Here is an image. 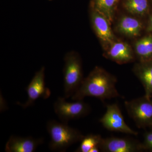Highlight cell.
<instances>
[{
	"label": "cell",
	"instance_id": "44dd1931",
	"mask_svg": "<svg viewBox=\"0 0 152 152\" xmlns=\"http://www.w3.org/2000/svg\"><path fill=\"white\" fill-rule=\"evenodd\" d=\"M49 1H51V0H49Z\"/></svg>",
	"mask_w": 152,
	"mask_h": 152
},
{
	"label": "cell",
	"instance_id": "5b68a950",
	"mask_svg": "<svg viewBox=\"0 0 152 152\" xmlns=\"http://www.w3.org/2000/svg\"><path fill=\"white\" fill-rule=\"evenodd\" d=\"M54 110L62 122L66 124L71 120L86 116L91 111L89 105L83 100L69 102L64 97L58 98L54 104Z\"/></svg>",
	"mask_w": 152,
	"mask_h": 152
},
{
	"label": "cell",
	"instance_id": "30bf717a",
	"mask_svg": "<svg viewBox=\"0 0 152 152\" xmlns=\"http://www.w3.org/2000/svg\"><path fill=\"white\" fill-rule=\"evenodd\" d=\"M91 21L95 32L101 40L107 44L113 43L114 36L107 19L102 14L92 10Z\"/></svg>",
	"mask_w": 152,
	"mask_h": 152
},
{
	"label": "cell",
	"instance_id": "9c48e42d",
	"mask_svg": "<svg viewBox=\"0 0 152 152\" xmlns=\"http://www.w3.org/2000/svg\"><path fill=\"white\" fill-rule=\"evenodd\" d=\"M43 141L42 138L31 137L12 136L6 144L5 150L7 152H34Z\"/></svg>",
	"mask_w": 152,
	"mask_h": 152
},
{
	"label": "cell",
	"instance_id": "7c38bea8",
	"mask_svg": "<svg viewBox=\"0 0 152 152\" xmlns=\"http://www.w3.org/2000/svg\"><path fill=\"white\" fill-rule=\"evenodd\" d=\"M134 71L143 86L145 91V96L151 98L152 95V64L138 65Z\"/></svg>",
	"mask_w": 152,
	"mask_h": 152
},
{
	"label": "cell",
	"instance_id": "7a4b0ae2",
	"mask_svg": "<svg viewBox=\"0 0 152 152\" xmlns=\"http://www.w3.org/2000/svg\"><path fill=\"white\" fill-rule=\"evenodd\" d=\"M47 129L50 138L49 148L53 151H65L72 145L81 141L85 136L68 124L54 120L48 122Z\"/></svg>",
	"mask_w": 152,
	"mask_h": 152
},
{
	"label": "cell",
	"instance_id": "d6986e66",
	"mask_svg": "<svg viewBox=\"0 0 152 152\" xmlns=\"http://www.w3.org/2000/svg\"><path fill=\"white\" fill-rule=\"evenodd\" d=\"M148 31H152V16L150 19L148 26Z\"/></svg>",
	"mask_w": 152,
	"mask_h": 152
},
{
	"label": "cell",
	"instance_id": "8992f818",
	"mask_svg": "<svg viewBox=\"0 0 152 152\" xmlns=\"http://www.w3.org/2000/svg\"><path fill=\"white\" fill-rule=\"evenodd\" d=\"M99 121L108 130L134 136L138 134L137 132L132 129L125 122L122 113L117 104L107 105L106 113Z\"/></svg>",
	"mask_w": 152,
	"mask_h": 152
},
{
	"label": "cell",
	"instance_id": "ac0fdd59",
	"mask_svg": "<svg viewBox=\"0 0 152 152\" xmlns=\"http://www.w3.org/2000/svg\"><path fill=\"white\" fill-rule=\"evenodd\" d=\"M142 144L144 150L152 149V132L147 133L145 136L144 143Z\"/></svg>",
	"mask_w": 152,
	"mask_h": 152
},
{
	"label": "cell",
	"instance_id": "3957f363",
	"mask_svg": "<svg viewBox=\"0 0 152 152\" xmlns=\"http://www.w3.org/2000/svg\"><path fill=\"white\" fill-rule=\"evenodd\" d=\"M64 73V97H72L80 86L83 79L81 61L74 52L65 56Z\"/></svg>",
	"mask_w": 152,
	"mask_h": 152
},
{
	"label": "cell",
	"instance_id": "e0dca14e",
	"mask_svg": "<svg viewBox=\"0 0 152 152\" xmlns=\"http://www.w3.org/2000/svg\"><path fill=\"white\" fill-rule=\"evenodd\" d=\"M102 139L99 135L90 134L84 136L76 152H89L92 148L99 146Z\"/></svg>",
	"mask_w": 152,
	"mask_h": 152
},
{
	"label": "cell",
	"instance_id": "52a82bcc",
	"mask_svg": "<svg viewBox=\"0 0 152 152\" xmlns=\"http://www.w3.org/2000/svg\"><path fill=\"white\" fill-rule=\"evenodd\" d=\"M28 99L24 104L18 103L23 108L32 105L39 98L46 99L51 94L50 89L46 87L45 83V68L43 66L37 72L26 88Z\"/></svg>",
	"mask_w": 152,
	"mask_h": 152
},
{
	"label": "cell",
	"instance_id": "277c9868",
	"mask_svg": "<svg viewBox=\"0 0 152 152\" xmlns=\"http://www.w3.org/2000/svg\"><path fill=\"white\" fill-rule=\"evenodd\" d=\"M128 114L135 123L137 127L152 126V101L146 96L131 101H125Z\"/></svg>",
	"mask_w": 152,
	"mask_h": 152
},
{
	"label": "cell",
	"instance_id": "2e32d148",
	"mask_svg": "<svg viewBox=\"0 0 152 152\" xmlns=\"http://www.w3.org/2000/svg\"><path fill=\"white\" fill-rule=\"evenodd\" d=\"M124 6L131 13L140 15L147 13L149 9L148 0H126Z\"/></svg>",
	"mask_w": 152,
	"mask_h": 152
},
{
	"label": "cell",
	"instance_id": "4fadbf2b",
	"mask_svg": "<svg viewBox=\"0 0 152 152\" xmlns=\"http://www.w3.org/2000/svg\"><path fill=\"white\" fill-rule=\"evenodd\" d=\"M120 33L130 37L140 34L142 29L141 23L137 19L130 17H124L120 20L118 27Z\"/></svg>",
	"mask_w": 152,
	"mask_h": 152
},
{
	"label": "cell",
	"instance_id": "8fae6325",
	"mask_svg": "<svg viewBox=\"0 0 152 152\" xmlns=\"http://www.w3.org/2000/svg\"><path fill=\"white\" fill-rule=\"evenodd\" d=\"M108 56L117 63H128L134 59L132 51L129 46L124 42L113 43L108 52Z\"/></svg>",
	"mask_w": 152,
	"mask_h": 152
},
{
	"label": "cell",
	"instance_id": "5bb4252c",
	"mask_svg": "<svg viewBox=\"0 0 152 152\" xmlns=\"http://www.w3.org/2000/svg\"><path fill=\"white\" fill-rule=\"evenodd\" d=\"M117 0H93V10L97 11L107 19L109 23L113 21Z\"/></svg>",
	"mask_w": 152,
	"mask_h": 152
},
{
	"label": "cell",
	"instance_id": "ba28073f",
	"mask_svg": "<svg viewBox=\"0 0 152 152\" xmlns=\"http://www.w3.org/2000/svg\"><path fill=\"white\" fill-rule=\"evenodd\" d=\"M98 147L100 151L106 152H136L144 150L142 144L138 141L115 137L102 138Z\"/></svg>",
	"mask_w": 152,
	"mask_h": 152
},
{
	"label": "cell",
	"instance_id": "ffe728a7",
	"mask_svg": "<svg viewBox=\"0 0 152 152\" xmlns=\"http://www.w3.org/2000/svg\"><path fill=\"white\" fill-rule=\"evenodd\" d=\"M100 151V150L99 148V147L96 146L92 148L90 150L89 152H99Z\"/></svg>",
	"mask_w": 152,
	"mask_h": 152
},
{
	"label": "cell",
	"instance_id": "9a60e30c",
	"mask_svg": "<svg viewBox=\"0 0 152 152\" xmlns=\"http://www.w3.org/2000/svg\"><path fill=\"white\" fill-rule=\"evenodd\" d=\"M136 53L142 61H148L152 57V34L137 41L135 44Z\"/></svg>",
	"mask_w": 152,
	"mask_h": 152
},
{
	"label": "cell",
	"instance_id": "6da1fadb",
	"mask_svg": "<svg viewBox=\"0 0 152 152\" xmlns=\"http://www.w3.org/2000/svg\"><path fill=\"white\" fill-rule=\"evenodd\" d=\"M116 83L113 77L101 68H96L83 79L72 99L74 101H81L86 97H92L104 101L123 97L116 88Z\"/></svg>",
	"mask_w": 152,
	"mask_h": 152
}]
</instances>
